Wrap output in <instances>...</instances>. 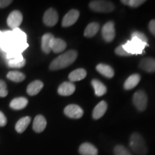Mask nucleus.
<instances>
[{
  "instance_id": "nucleus-2",
  "label": "nucleus",
  "mask_w": 155,
  "mask_h": 155,
  "mask_svg": "<svg viewBox=\"0 0 155 155\" xmlns=\"http://www.w3.org/2000/svg\"><path fill=\"white\" fill-rule=\"evenodd\" d=\"M129 145L131 150L139 155H145L148 152L146 142L139 133H134L131 134Z\"/></svg>"
},
{
  "instance_id": "nucleus-10",
  "label": "nucleus",
  "mask_w": 155,
  "mask_h": 155,
  "mask_svg": "<svg viewBox=\"0 0 155 155\" xmlns=\"http://www.w3.org/2000/svg\"><path fill=\"white\" fill-rule=\"evenodd\" d=\"M80 12L76 9H71L63 17L62 20V26L64 28L70 27L74 25L79 18Z\"/></svg>"
},
{
  "instance_id": "nucleus-19",
  "label": "nucleus",
  "mask_w": 155,
  "mask_h": 155,
  "mask_svg": "<svg viewBox=\"0 0 155 155\" xmlns=\"http://www.w3.org/2000/svg\"><path fill=\"white\" fill-rule=\"evenodd\" d=\"M87 72L85 69L83 68H78L73 71L70 73L68 75V78L71 83L76 82L84 79L86 77Z\"/></svg>"
},
{
  "instance_id": "nucleus-21",
  "label": "nucleus",
  "mask_w": 155,
  "mask_h": 155,
  "mask_svg": "<svg viewBox=\"0 0 155 155\" xmlns=\"http://www.w3.org/2000/svg\"><path fill=\"white\" fill-rule=\"evenodd\" d=\"M28 104V100L25 97H18L14 98L10 102L9 106L15 110H20L26 107Z\"/></svg>"
},
{
  "instance_id": "nucleus-18",
  "label": "nucleus",
  "mask_w": 155,
  "mask_h": 155,
  "mask_svg": "<svg viewBox=\"0 0 155 155\" xmlns=\"http://www.w3.org/2000/svg\"><path fill=\"white\" fill-rule=\"evenodd\" d=\"M140 80V75L137 74V73L131 75L126 80L124 84V88L126 90H131L138 85Z\"/></svg>"
},
{
  "instance_id": "nucleus-28",
  "label": "nucleus",
  "mask_w": 155,
  "mask_h": 155,
  "mask_svg": "<svg viewBox=\"0 0 155 155\" xmlns=\"http://www.w3.org/2000/svg\"><path fill=\"white\" fill-rule=\"evenodd\" d=\"M121 2L125 5L129 6L132 8H137L142 4H144L145 1L144 0H122Z\"/></svg>"
},
{
  "instance_id": "nucleus-5",
  "label": "nucleus",
  "mask_w": 155,
  "mask_h": 155,
  "mask_svg": "<svg viewBox=\"0 0 155 155\" xmlns=\"http://www.w3.org/2000/svg\"><path fill=\"white\" fill-rule=\"evenodd\" d=\"M133 104L139 111H144L148 104V97L144 91H138L133 96Z\"/></svg>"
},
{
  "instance_id": "nucleus-13",
  "label": "nucleus",
  "mask_w": 155,
  "mask_h": 155,
  "mask_svg": "<svg viewBox=\"0 0 155 155\" xmlns=\"http://www.w3.org/2000/svg\"><path fill=\"white\" fill-rule=\"evenodd\" d=\"M67 47L66 42L61 38H54L50 42V49L55 53H61Z\"/></svg>"
},
{
  "instance_id": "nucleus-25",
  "label": "nucleus",
  "mask_w": 155,
  "mask_h": 155,
  "mask_svg": "<svg viewBox=\"0 0 155 155\" xmlns=\"http://www.w3.org/2000/svg\"><path fill=\"white\" fill-rule=\"evenodd\" d=\"M100 26L98 22H94L88 25L84 31V35L86 38H92L96 35L97 32L99 30Z\"/></svg>"
},
{
  "instance_id": "nucleus-7",
  "label": "nucleus",
  "mask_w": 155,
  "mask_h": 155,
  "mask_svg": "<svg viewBox=\"0 0 155 155\" xmlns=\"http://www.w3.org/2000/svg\"><path fill=\"white\" fill-rule=\"evenodd\" d=\"M23 17L22 13L18 10H15L9 14L7 17V25L13 30L17 29L22 22Z\"/></svg>"
},
{
  "instance_id": "nucleus-17",
  "label": "nucleus",
  "mask_w": 155,
  "mask_h": 155,
  "mask_svg": "<svg viewBox=\"0 0 155 155\" xmlns=\"http://www.w3.org/2000/svg\"><path fill=\"white\" fill-rule=\"evenodd\" d=\"M79 152L81 155H97L98 150L90 143H83L79 147Z\"/></svg>"
},
{
  "instance_id": "nucleus-12",
  "label": "nucleus",
  "mask_w": 155,
  "mask_h": 155,
  "mask_svg": "<svg viewBox=\"0 0 155 155\" xmlns=\"http://www.w3.org/2000/svg\"><path fill=\"white\" fill-rule=\"evenodd\" d=\"M75 91V86L71 82H64L58 87V92L61 96H68L72 95Z\"/></svg>"
},
{
  "instance_id": "nucleus-9",
  "label": "nucleus",
  "mask_w": 155,
  "mask_h": 155,
  "mask_svg": "<svg viewBox=\"0 0 155 155\" xmlns=\"http://www.w3.org/2000/svg\"><path fill=\"white\" fill-rule=\"evenodd\" d=\"M58 21V15L55 9H54L53 8H50L45 12L43 16V22L46 26H55L57 24Z\"/></svg>"
},
{
  "instance_id": "nucleus-29",
  "label": "nucleus",
  "mask_w": 155,
  "mask_h": 155,
  "mask_svg": "<svg viewBox=\"0 0 155 155\" xmlns=\"http://www.w3.org/2000/svg\"><path fill=\"white\" fill-rule=\"evenodd\" d=\"M114 155H131L129 151L122 145H117L114 150Z\"/></svg>"
},
{
  "instance_id": "nucleus-35",
  "label": "nucleus",
  "mask_w": 155,
  "mask_h": 155,
  "mask_svg": "<svg viewBox=\"0 0 155 155\" xmlns=\"http://www.w3.org/2000/svg\"><path fill=\"white\" fill-rule=\"evenodd\" d=\"M12 2L11 0H0V8H5Z\"/></svg>"
},
{
  "instance_id": "nucleus-31",
  "label": "nucleus",
  "mask_w": 155,
  "mask_h": 155,
  "mask_svg": "<svg viewBox=\"0 0 155 155\" xmlns=\"http://www.w3.org/2000/svg\"><path fill=\"white\" fill-rule=\"evenodd\" d=\"M115 53L116 55L119 56H123V57H129V56H131L133 55L129 53L127 51H126L124 48L123 47V45H119V47H117L115 49Z\"/></svg>"
},
{
  "instance_id": "nucleus-22",
  "label": "nucleus",
  "mask_w": 155,
  "mask_h": 155,
  "mask_svg": "<svg viewBox=\"0 0 155 155\" xmlns=\"http://www.w3.org/2000/svg\"><path fill=\"white\" fill-rule=\"evenodd\" d=\"M91 85L95 91V94L97 96H102L107 91V89L105 85L100 81L97 79H93L91 81Z\"/></svg>"
},
{
  "instance_id": "nucleus-20",
  "label": "nucleus",
  "mask_w": 155,
  "mask_h": 155,
  "mask_svg": "<svg viewBox=\"0 0 155 155\" xmlns=\"http://www.w3.org/2000/svg\"><path fill=\"white\" fill-rule=\"evenodd\" d=\"M96 70L98 73L108 78H111L114 76V71L111 66L106 64L100 63L97 65Z\"/></svg>"
},
{
  "instance_id": "nucleus-32",
  "label": "nucleus",
  "mask_w": 155,
  "mask_h": 155,
  "mask_svg": "<svg viewBox=\"0 0 155 155\" xmlns=\"http://www.w3.org/2000/svg\"><path fill=\"white\" fill-rule=\"evenodd\" d=\"M8 94L7 89V85L2 80H0V97H5Z\"/></svg>"
},
{
  "instance_id": "nucleus-4",
  "label": "nucleus",
  "mask_w": 155,
  "mask_h": 155,
  "mask_svg": "<svg viewBox=\"0 0 155 155\" xmlns=\"http://www.w3.org/2000/svg\"><path fill=\"white\" fill-rule=\"evenodd\" d=\"M89 7L91 10L97 12H110L115 8L114 5L111 2L103 0L91 1L89 3Z\"/></svg>"
},
{
  "instance_id": "nucleus-33",
  "label": "nucleus",
  "mask_w": 155,
  "mask_h": 155,
  "mask_svg": "<svg viewBox=\"0 0 155 155\" xmlns=\"http://www.w3.org/2000/svg\"><path fill=\"white\" fill-rule=\"evenodd\" d=\"M149 30L151 33L155 36V19H152L149 23Z\"/></svg>"
},
{
  "instance_id": "nucleus-15",
  "label": "nucleus",
  "mask_w": 155,
  "mask_h": 155,
  "mask_svg": "<svg viewBox=\"0 0 155 155\" xmlns=\"http://www.w3.org/2000/svg\"><path fill=\"white\" fill-rule=\"evenodd\" d=\"M107 103L105 101H101L97 104L93 111V118L94 119H99L106 113L107 110Z\"/></svg>"
},
{
  "instance_id": "nucleus-1",
  "label": "nucleus",
  "mask_w": 155,
  "mask_h": 155,
  "mask_svg": "<svg viewBox=\"0 0 155 155\" xmlns=\"http://www.w3.org/2000/svg\"><path fill=\"white\" fill-rule=\"evenodd\" d=\"M78 57V53L74 50H71L65 53L59 55L51 62L50 65V70L57 71L68 67L74 63Z\"/></svg>"
},
{
  "instance_id": "nucleus-8",
  "label": "nucleus",
  "mask_w": 155,
  "mask_h": 155,
  "mask_svg": "<svg viewBox=\"0 0 155 155\" xmlns=\"http://www.w3.org/2000/svg\"><path fill=\"white\" fill-rule=\"evenodd\" d=\"M64 114L71 119H80L83 115V110L80 106L75 104L67 106L64 109Z\"/></svg>"
},
{
  "instance_id": "nucleus-11",
  "label": "nucleus",
  "mask_w": 155,
  "mask_h": 155,
  "mask_svg": "<svg viewBox=\"0 0 155 155\" xmlns=\"http://www.w3.org/2000/svg\"><path fill=\"white\" fill-rule=\"evenodd\" d=\"M139 66L142 71L147 73H154L155 72V58L150 57L143 58Z\"/></svg>"
},
{
  "instance_id": "nucleus-30",
  "label": "nucleus",
  "mask_w": 155,
  "mask_h": 155,
  "mask_svg": "<svg viewBox=\"0 0 155 155\" xmlns=\"http://www.w3.org/2000/svg\"><path fill=\"white\" fill-rule=\"evenodd\" d=\"M131 38H137L138 40H141V42H144V43H147L148 42V39H147V36L145 35L144 33L142 32H139V31H135L131 33Z\"/></svg>"
},
{
  "instance_id": "nucleus-26",
  "label": "nucleus",
  "mask_w": 155,
  "mask_h": 155,
  "mask_svg": "<svg viewBox=\"0 0 155 155\" xmlns=\"http://www.w3.org/2000/svg\"><path fill=\"white\" fill-rule=\"evenodd\" d=\"M25 63H26V61L22 55H19L17 56L16 58H12V59L9 60L8 66L10 68H20L25 66Z\"/></svg>"
},
{
  "instance_id": "nucleus-34",
  "label": "nucleus",
  "mask_w": 155,
  "mask_h": 155,
  "mask_svg": "<svg viewBox=\"0 0 155 155\" xmlns=\"http://www.w3.org/2000/svg\"><path fill=\"white\" fill-rule=\"evenodd\" d=\"M7 118L2 112L0 111V127H5L7 124Z\"/></svg>"
},
{
  "instance_id": "nucleus-14",
  "label": "nucleus",
  "mask_w": 155,
  "mask_h": 155,
  "mask_svg": "<svg viewBox=\"0 0 155 155\" xmlns=\"http://www.w3.org/2000/svg\"><path fill=\"white\" fill-rule=\"evenodd\" d=\"M47 126L45 118L42 115H38L35 118L32 129L37 133H41L45 130Z\"/></svg>"
},
{
  "instance_id": "nucleus-36",
  "label": "nucleus",
  "mask_w": 155,
  "mask_h": 155,
  "mask_svg": "<svg viewBox=\"0 0 155 155\" xmlns=\"http://www.w3.org/2000/svg\"><path fill=\"white\" fill-rule=\"evenodd\" d=\"M2 37H3V32H2V31H0V40H2Z\"/></svg>"
},
{
  "instance_id": "nucleus-24",
  "label": "nucleus",
  "mask_w": 155,
  "mask_h": 155,
  "mask_svg": "<svg viewBox=\"0 0 155 155\" xmlns=\"http://www.w3.org/2000/svg\"><path fill=\"white\" fill-rule=\"evenodd\" d=\"M31 121V118L30 116H25L21 118L15 125V129L18 133H23L26 130V129L30 124Z\"/></svg>"
},
{
  "instance_id": "nucleus-23",
  "label": "nucleus",
  "mask_w": 155,
  "mask_h": 155,
  "mask_svg": "<svg viewBox=\"0 0 155 155\" xmlns=\"http://www.w3.org/2000/svg\"><path fill=\"white\" fill-rule=\"evenodd\" d=\"M54 38L55 37L51 33H46L42 36L41 48L45 53L48 54L51 51V49H50V42H51V40Z\"/></svg>"
},
{
  "instance_id": "nucleus-6",
  "label": "nucleus",
  "mask_w": 155,
  "mask_h": 155,
  "mask_svg": "<svg viewBox=\"0 0 155 155\" xmlns=\"http://www.w3.org/2000/svg\"><path fill=\"white\" fill-rule=\"evenodd\" d=\"M102 36L104 40L106 42H110L113 41L116 36L115 27H114V22L112 21L106 22L103 27L101 30Z\"/></svg>"
},
{
  "instance_id": "nucleus-3",
  "label": "nucleus",
  "mask_w": 155,
  "mask_h": 155,
  "mask_svg": "<svg viewBox=\"0 0 155 155\" xmlns=\"http://www.w3.org/2000/svg\"><path fill=\"white\" fill-rule=\"evenodd\" d=\"M148 45V44L141 42V40L137 38H131V40L128 41L125 45H123V47L128 53L134 55V54L142 53L144 48Z\"/></svg>"
},
{
  "instance_id": "nucleus-27",
  "label": "nucleus",
  "mask_w": 155,
  "mask_h": 155,
  "mask_svg": "<svg viewBox=\"0 0 155 155\" xmlns=\"http://www.w3.org/2000/svg\"><path fill=\"white\" fill-rule=\"evenodd\" d=\"M7 77L9 80L16 83L22 82L25 79V75L19 71H9Z\"/></svg>"
},
{
  "instance_id": "nucleus-16",
  "label": "nucleus",
  "mask_w": 155,
  "mask_h": 155,
  "mask_svg": "<svg viewBox=\"0 0 155 155\" xmlns=\"http://www.w3.org/2000/svg\"><path fill=\"white\" fill-rule=\"evenodd\" d=\"M42 88H43V83L42 81L38 80L32 81L28 85L27 88V93L30 96H35L38 93H40Z\"/></svg>"
}]
</instances>
